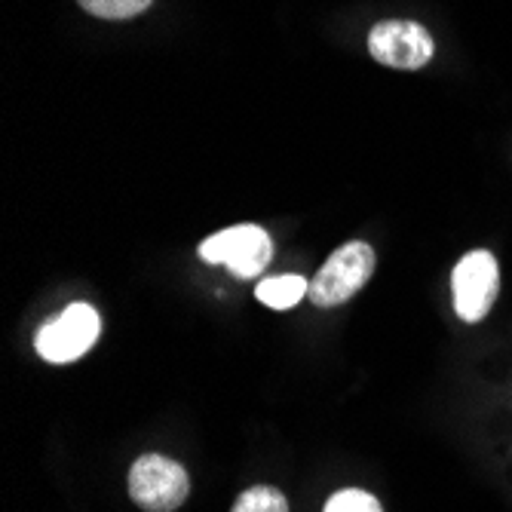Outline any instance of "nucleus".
Wrapping results in <instances>:
<instances>
[{
  "mask_svg": "<svg viewBox=\"0 0 512 512\" xmlns=\"http://www.w3.org/2000/svg\"><path fill=\"white\" fill-rule=\"evenodd\" d=\"M270 255H273L270 237L258 224L227 227V230H221V234H212L209 240L200 243V258L206 264H224L240 279L261 276L264 267L270 264Z\"/></svg>",
  "mask_w": 512,
  "mask_h": 512,
  "instance_id": "obj_3",
  "label": "nucleus"
},
{
  "mask_svg": "<svg viewBox=\"0 0 512 512\" xmlns=\"http://www.w3.org/2000/svg\"><path fill=\"white\" fill-rule=\"evenodd\" d=\"M230 512H289V500L283 491H276L270 485H255L237 497Z\"/></svg>",
  "mask_w": 512,
  "mask_h": 512,
  "instance_id": "obj_8",
  "label": "nucleus"
},
{
  "mask_svg": "<svg viewBox=\"0 0 512 512\" xmlns=\"http://www.w3.org/2000/svg\"><path fill=\"white\" fill-rule=\"evenodd\" d=\"M191 494V476L178 460L142 454L129 470V497L145 512H172Z\"/></svg>",
  "mask_w": 512,
  "mask_h": 512,
  "instance_id": "obj_1",
  "label": "nucleus"
},
{
  "mask_svg": "<svg viewBox=\"0 0 512 512\" xmlns=\"http://www.w3.org/2000/svg\"><path fill=\"white\" fill-rule=\"evenodd\" d=\"M99 329H102V322L96 310L89 304H71L56 319L43 325L34 338V347L46 362L65 365V362L80 359L86 350H92V344L99 341Z\"/></svg>",
  "mask_w": 512,
  "mask_h": 512,
  "instance_id": "obj_4",
  "label": "nucleus"
},
{
  "mask_svg": "<svg viewBox=\"0 0 512 512\" xmlns=\"http://www.w3.org/2000/svg\"><path fill=\"white\" fill-rule=\"evenodd\" d=\"M322 512H384V509L375 494H368L362 488H344L329 497Z\"/></svg>",
  "mask_w": 512,
  "mask_h": 512,
  "instance_id": "obj_10",
  "label": "nucleus"
},
{
  "mask_svg": "<svg viewBox=\"0 0 512 512\" xmlns=\"http://www.w3.org/2000/svg\"><path fill=\"white\" fill-rule=\"evenodd\" d=\"M375 273V249L362 240L341 246L325 267L313 276L307 298L316 307H338L350 301Z\"/></svg>",
  "mask_w": 512,
  "mask_h": 512,
  "instance_id": "obj_2",
  "label": "nucleus"
},
{
  "mask_svg": "<svg viewBox=\"0 0 512 512\" xmlns=\"http://www.w3.org/2000/svg\"><path fill=\"white\" fill-rule=\"evenodd\" d=\"M310 292V283L304 276H273V279H264V283H258L255 295L261 304L273 307V310H289L295 307L301 298H307Z\"/></svg>",
  "mask_w": 512,
  "mask_h": 512,
  "instance_id": "obj_7",
  "label": "nucleus"
},
{
  "mask_svg": "<svg viewBox=\"0 0 512 512\" xmlns=\"http://www.w3.org/2000/svg\"><path fill=\"white\" fill-rule=\"evenodd\" d=\"M454 310L463 322H482L500 292V267L491 252L476 249L463 255L451 273Z\"/></svg>",
  "mask_w": 512,
  "mask_h": 512,
  "instance_id": "obj_5",
  "label": "nucleus"
},
{
  "mask_svg": "<svg viewBox=\"0 0 512 512\" xmlns=\"http://www.w3.org/2000/svg\"><path fill=\"white\" fill-rule=\"evenodd\" d=\"M77 4L99 19H132L145 13L154 0H77Z\"/></svg>",
  "mask_w": 512,
  "mask_h": 512,
  "instance_id": "obj_9",
  "label": "nucleus"
},
{
  "mask_svg": "<svg viewBox=\"0 0 512 512\" xmlns=\"http://www.w3.org/2000/svg\"><path fill=\"white\" fill-rule=\"evenodd\" d=\"M368 53H371V59L387 68L417 71L433 59L436 43L424 25L408 22V19H387L371 28Z\"/></svg>",
  "mask_w": 512,
  "mask_h": 512,
  "instance_id": "obj_6",
  "label": "nucleus"
}]
</instances>
